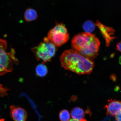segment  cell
Returning a JSON list of instances; mask_svg holds the SVG:
<instances>
[{"label":"cell","mask_w":121,"mask_h":121,"mask_svg":"<svg viewBox=\"0 0 121 121\" xmlns=\"http://www.w3.org/2000/svg\"><path fill=\"white\" fill-rule=\"evenodd\" d=\"M11 117L14 121H25L27 113L25 110L18 107L12 106L10 107Z\"/></svg>","instance_id":"cell-7"},{"label":"cell","mask_w":121,"mask_h":121,"mask_svg":"<svg viewBox=\"0 0 121 121\" xmlns=\"http://www.w3.org/2000/svg\"><path fill=\"white\" fill-rule=\"evenodd\" d=\"M95 24L92 21L88 20L86 21L83 24V28L86 32L91 34L94 31L95 29Z\"/></svg>","instance_id":"cell-12"},{"label":"cell","mask_w":121,"mask_h":121,"mask_svg":"<svg viewBox=\"0 0 121 121\" xmlns=\"http://www.w3.org/2000/svg\"><path fill=\"white\" fill-rule=\"evenodd\" d=\"M119 63L121 65V56L119 57Z\"/></svg>","instance_id":"cell-17"},{"label":"cell","mask_w":121,"mask_h":121,"mask_svg":"<svg viewBox=\"0 0 121 121\" xmlns=\"http://www.w3.org/2000/svg\"><path fill=\"white\" fill-rule=\"evenodd\" d=\"M24 17L26 22H30L37 19L38 17V15L37 12L35 10L29 8L26 10Z\"/></svg>","instance_id":"cell-9"},{"label":"cell","mask_w":121,"mask_h":121,"mask_svg":"<svg viewBox=\"0 0 121 121\" xmlns=\"http://www.w3.org/2000/svg\"><path fill=\"white\" fill-rule=\"evenodd\" d=\"M57 50L56 47L49 42L47 38H45L44 42H41L32 50L38 60L46 62L50 61L54 56Z\"/></svg>","instance_id":"cell-4"},{"label":"cell","mask_w":121,"mask_h":121,"mask_svg":"<svg viewBox=\"0 0 121 121\" xmlns=\"http://www.w3.org/2000/svg\"><path fill=\"white\" fill-rule=\"evenodd\" d=\"M69 121H86L85 119H83L82 120H76V119H71L70 120H69Z\"/></svg>","instance_id":"cell-16"},{"label":"cell","mask_w":121,"mask_h":121,"mask_svg":"<svg viewBox=\"0 0 121 121\" xmlns=\"http://www.w3.org/2000/svg\"><path fill=\"white\" fill-rule=\"evenodd\" d=\"M115 116L116 120L117 121H121V110Z\"/></svg>","instance_id":"cell-14"},{"label":"cell","mask_w":121,"mask_h":121,"mask_svg":"<svg viewBox=\"0 0 121 121\" xmlns=\"http://www.w3.org/2000/svg\"><path fill=\"white\" fill-rule=\"evenodd\" d=\"M116 47L117 50L121 52V41L117 44Z\"/></svg>","instance_id":"cell-15"},{"label":"cell","mask_w":121,"mask_h":121,"mask_svg":"<svg viewBox=\"0 0 121 121\" xmlns=\"http://www.w3.org/2000/svg\"><path fill=\"white\" fill-rule=\"evenodd\" d=\"M72 43L75 50L91 60L97 56L100 45L99 40L94 35L86 32L76 35Z\"/></svg>","instance_id":"cell-2"},{"label":"cell","mask_w":121,"mask_h":121,"mask_svg":"<svg viewBox=\"0 0 121 121\" xmlns=\"http://www.w3.org/2000/svg\"><path fill=\"white\" fill-rule=\"evenodd\" d=\"M60 60L62 67L78 74H90L95 65L92 60L73 49L65 51Z\"/></svg>","instance_id":"cell-1"},{"label":"cell","mask_w":121,"mask_h":121,"mask_svg":"<svg viewBox=\"0 0 121 121\" xmlns=\"http://www.w3.org/2000/svg\"><path fill=\"white\" fill-rule=\"evenodd\" d=\"M0 121H4V119H0Z\"/></svg>","instance_id":"cell-18"},{"label":"cell","mask_w":121,"mask_h":121,"mask_svg":"<svg viewBox=\"0 0 121 121\" xmlns=\"http://www.w3.org/2000/svg\"><path fill=\"white\" fill-rule=\"evenodd\" d=\"M71 115L73 119L81 120L84 117V112L82 109L79 107H76L72 110Z\"/></svg>","instance_id":"cell-10"},{"label":"cell","mask_w":121,"mask_h":121,"mask_svg":"<svg viewBox=\"0 0 121 121\" xmlns=\"http://www.w3.org/2000/svg\"><path fill=\"white\" fill-rule=\"evenodd\" d=\"M95 25L100 30L101 33L105 39L106 45L108 46L111 41L115 38L113 36L114 34V30L111 27H107L103 25L99 21H97Z\"/></svg>","instance_id":"cell-6"},{"label":"cell","mask_w":121,"mask_h":121,"mask_svg":"<svg viewBox=\"0 0 121 121\" xmlns=\"http://www.w3.org/2000/svg\"><path fill=\"white\" fill-rule=\"evenodd\" d=\"M36 72L38 76L40 77H44L48 73V68L43 63L39 64L36 67Z\"/></svg>","instance_id":"cell-11"},{"label":"cell","mask_w":121,"mask_h":121,"mask_svg":"<svg viewBox=\"0 0 121 121\" xmlns=\"http://www.w3.org/2000/svg\"><path fill=\"white\" fill-rule=\"evenodd\" d=\"M59 117L61 121H69L70 118V114L67 110H63L60 112Z\"/></svg>","instance_id":"cell-13"},{"label":"cell","mask_w":121,"mask_h":121,"mask_svg":"<svg viewBox=\"0 0 121 121\" xmlns=\"http://www.w3.org/2000/svg\"><path fill=\"white\" fill-rule=\"evenodd\" d=\"M7 48L6 41L0 39V76L12 72L13 65L18 63L15 56L14 50L12 49L8 52Z\"/></svg>","instance_id":"cell-3"},{"label":"cell","mask_w":121,"mask_h":121,"mask_svg":"<svg viewBox=\"0 0 121 121\" xmlns=\"http://www.w3.org/2000/svg\"><path fill=\"white\" fill-rule=\"evenodd\" d=\"M47 38L49 42L56 46L60 47L67 42L69 36L65 25L62 23H58L50 30Z\"/></svg>","instance_id":"cell-5"},{"label":"cell","mask_w":121,"mask_h":121,"mask_svg":"<svg viewBox=\"0 0 121 121\" xmlns=\"http://www.w3.org/2000/svg\"><path fill=\"white\" fill-rule=\"evenodd\" d=\"M105 106L107 114L116 116L121 110V102L116 100H109Z\"/></svg>","instance_id":"cell-8"}]
</instances>
